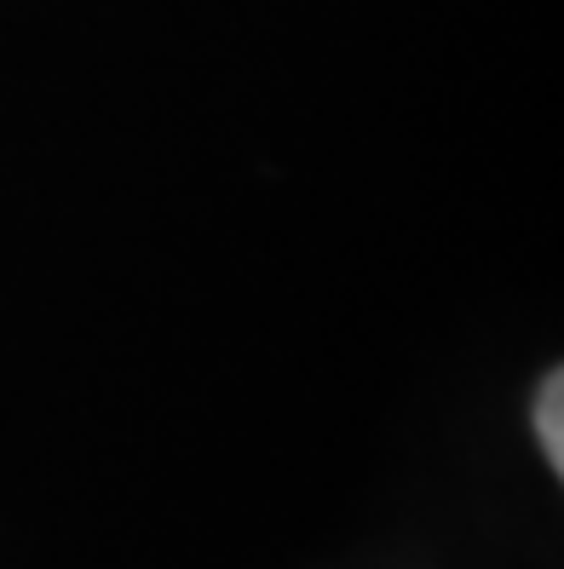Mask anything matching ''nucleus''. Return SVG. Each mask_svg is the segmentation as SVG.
I'll return each mask as SVG.
<instances>
[{"mask_svg":"<svg viewBox=\"0 0 564 569\" xmlns=\"http://www.w3.org/2000/svg\"><path fill=\"white\" fill-rule=\"evenodd\" d=\"M536 443H542L553 472H564V375H558V368L536 391Z\"/></svg>","mask_w":564,"mask_h":569,"instance_id":"obj_1","label":"nucleus"}]
</instances>
